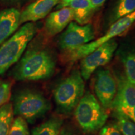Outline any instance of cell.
I'll return each mask as SVG.
<instances>
[{"mask_svg":"<svg viewBox=\"0 0 135 135\" xmlns=\"http://www.w3.org/2000/svg\"><path fill=\"white\" fill-rule=\"evenodd\" d=\"M55 61L50 52L44 49H30L13 70V77L18 81L45 80L53 75Z\"/></svg>","mask_w":135,"mask_h":135,"instance_id":"obj_1","label":"cell"},{"mask_svg":"<svg viewBox=\"0 0 135 135\" xmlns=\"http://www.w3.org/2000/svg\"><path fill=\"white\" fill-rule=\"evenodd\" d=\"M84 94V82L80 71H73L62 80L53 91L57 109L61 114H69L75 110Z\"/></svg>","mask_w":135,"mask_h":135,"instance_id":"obj_2","label":"cell"},{"mask_svg":"<svg viewBox=\"0 0 135 135\" xmlns=\"http://www.w3.org/2000/svg\"><path fill=\"white\" fill-rule=\"evenodd\" d=\"M74 114L83 131L88 133L99 130L108 118L105 108L89 91L84 93L75 108Z\"/></svg>","mask_w":135,"mask_h":135,"instance_id":"obj_3","label":"cell"},{"mask_svg":"<svg viewBox=\"0 0 135 135\" xmlns=\"http://www.w3.org/2000/svg\"><path fill=\"white\" fill-rule=\"evenodd\" d=\"M36 32L35 25L28 22L22 26L0 47V75L16 63Z\"/></svg>","mask_w":135,"mask_h":135,"instance_id":"obj_4","label":"cell"},{"mask_svg":"<svg viewBox=\"0 0 135 135\" xmlns=\"http://www.w3.org/2000/svg\"><path fill=\"white\" fill-rule=\"evenodd\" d=\"M13 108L15 114L33 123L50 111L51 104L40 92L26 89L15 96Z\"/></svg>","mask_w":135,"mask_h":135,"instance_id":"obj_5","label":"cell"},{"mask_svg":"<svg viewBox=\"0 0 135 135\" xmlns=\"http://www.w3.org/2000/svg\"><path fill=\"white\" fill-rule=\"evenodd\" d=\"M134 22L135 11L119 18L113 23L103 36L98 38L95 41L89 42L80 46V48L69 52L68 60L70 61L73 62L80 59H82L103 44L113 40L114 37L124 33L132 26Z\"/></svg>","mask_w":135,"mask_h":135,"instance_id":"obj_6","label":"cell"},{"mask_svg":"<svg viewBox=\"0 0 135 135\" xmlns=\"http://www.w3.org/2000/svg\"><path fill=\"white\" fill-rule=\"evenodd\" d=\"M118 44L114 40L103 44L95 50L81 59V75L84 80H88L94 71L108 63L111 60L117 48Z\"/></svg>","mask_w":135,"mask_h":135,"instance_id":"obj_7","label":"cell"},{"mask_svg":"<svg viewBox=\"0 0 135 135\" xmlns=\"http://www.w3.org/2000/svg\"><path fill=\"white\" fill-rule=\"evenodd\" d=\"M94 38V33L92 25H80L77 23L71 22L60 36L59 45L62 50L70 52L89 43Z\"/></svg>","mask_w":135,"mask_h":135,"instance_id":"obj_8","label":"cell"},{"mask_svg":"<svg viewBox=\"0 0 135 135\" xmlns=\"http://www.w3.org/2000/svg\"><path fill=\"white\" fill-rule=\"evenodd\" d=\"M94 90L101 105L105 109L111 108L117 91V81L109 70L98 71L94 78Z\"/></svg>","mask_w":135,"mask_h":135,"instance_id":"obj_9","label":"cell"},{"mask_svg":"<svg viewBox=\"0 0 135 135\" xmlns=\"http://www.w3.org/2000/svg\"><path fill=\"white\" fill-rule=\"evenodd\" d=\"M135 106V85L125 75H120L117 80V91L111 108L118 110Z\"/></svg>","mask_w":135,"mask_h":135,"instance_id":"obj_10","label":"cell"},{"mask_svg":"<svg viewBox=\"0 0 135 135\" xmlns=\"http://www.w3.org/2000/svg\"><path fill=\"white\" fill-rule=\"evenodd\" d=\"M59 2L60 0H36L20 13V24L43 19Z\"/></svg>","mask_w":135,"mask_h":135,"instance_id":"obj_11","label":"cell"},{"mask_svg":"<svg viewBox=\"0 0 135 135\" xmlns=\"http://www.w3.org/2000/svg\"><path fill=\"white\" fill-rule=\"evenodd\" d=\"M73 20V11L70 7L61 8L49 15L45 22V28L51 36L63 31Z\"/></svg>","mask_w":135,"mask_h":135,"instance_id":"obj_12","label":"cell"},{"mask_svg":"<svg viewBox=\"0 0 135 135\" xmlns=\"http://www.w3.org/2000/svg\"><path fill=\"white\" fill-rule=\"evenodd\" d=\"M20 25V13L15 8L0 11V44L3 43Z\"/></svg>","mask_w":135,"mask_h":135,"instance_id":"obj_13","label":"cell"},{"mask_svg":"<svg viewBox=\"0 0 135 135\" xmlns=\"http://www.w3.org/2000/svg\"><path fill=\"white\" fill-rule=\"evenodd\" d=\"M68 7L71 8L73 11V20L81 25L88 23L95 10L90 0H73Z\"/></svg>","mask_w":135,"mask_h":135,"instance_id":"obj_14","label":"cell"},{"mask_svg":"<svg viewBox=\"0 0 135 135\" xmlns=\"http://www.w3.org/2000/svg\"><path fill=\"white\" fill-rule=\"evenodd\" d=\"M63 119L59 116H53L37 126L31 135H58L62 128Z\"/></svg>","mask_w":135,"mask_h":135,"instance_id":"obj_15","label":"cell"},{"mask_svg":"<svg viewBox=\"0 0 135 135\" xmlns=\"http://www.w3.org/2000/svg\"><path fill=\"white\" fill-rule=\"evenodd\" d=\"M120 60L124 69L127 79L135 85V48H130L121 52Z\"/></svg>","mask_w":135,"mask_h":135,"instance_id":"obj_16","label":"cell"},{"mask_svg":"<svg viewBox=\"0 0 135 135\" xmlns=\"http://www.w3.org/2000/svg\"><path fill=\"white\" fill-rule=\"evenodd\" d=\"M13 104L7 103L0 108V135H8L13 121Z\"/></svg>","mask_w":135,"mask_h":135,"instance_id":"obj_17","label":"cell"},{"mask_svg":"<svg viewBox=\"0 0 135 135\" xmlns=\"http://www.w3.org/2000/svg\"><path fill=\"white\" fill-rule=\"evenodd\" d=\"M113 117L115 119L114 124L122 135H135V123L118 111H114Z\"/></svg>","mask_w":135,"mask_h":135,"instance_id":"obj_18","label":"cell"},{"mask_svg":"<svg viewBox=\"0 0 135 135\" xmlns=\"http://www.w3.org/2000/svg\"><path fill=\"white\" fill-rule=\"evenodd\" d=\"M135 11V0H119L113 13L111 22L114 23L119 18Z\"/></svg>","mask_w":135,"mask_h":135,"instance_id":"obj_19","label":"cell"},{"mask_svg":"<svg viewBox=\"0 0 135 135\" xmlns=\"http://www.w3.org/2000/svg\"><path fill=\"white\" fill-rule=\"evenodd\" d=\"M8 135H30L27 121L21 116L13 119Z\"/></svg>","mask_w":135,"mask_h":135,"instance_id":"obj_20","label":"cell"},{"mask_svg":"<svg viewBox=\"0 0 135 135\" xmlns=\"http://www.w3.org/2000/svg\"><path fill=\"white\" fill-rule=\"evenodd\" d=\"M11 83L9 81H0V108L8 103L11 95Z\"/></svg>","mask_w":135,"mask_h":135,"instance_id":"obj_21","label":"cell"},{"mask_svg":"<svg viewBox=\"0 0 135 135\" xmlns=\"http://www.w3.org/2000/svg\"><path fill=\"white\" fill-rule=\"evenodd\" d=\"M99 135H122L114 123L104 124L99 131Z\"/></svg>","mask_w":135,"mask_h":135,"instance_id":"obj_22","label":"cell"},{"mask_svg":"<svg viewBox=\"0 0 135 135\" xmlns=\"http://www.w3.org/2000/svg\"><path fill=\"white\" fill-rule=\"evenodd\" d=\"M114 111H118L122 113L126 116H127L128 118H129L131 121L135 123V106L133 108H122L118 109V110Z\"/></svg>","mask_w":135,"mask_h":135,"instance_id":"obj_23","label":"cell"},{"mask_svg":"<svg viewBox=\"0 0 135 135\" xmlns=\"http://www.w3.org/2000/svg\"><path fill=\"white\" fill-rule=\"evenodd\" d=\"M58 135H78L76 132L72 129L71 128L65 126V127L61 128L60 133Z\"/></svg>","mask_w":135,"mask_h":135,"instance_id":"obj_24","label":"cell"},{"mask_svg":"<svg viewBox=\"0 0 135 135\" xmlns=\"http://www.w3.org/2000/svg\"><path fill=\"white\" fill-rule=\"evenodd\" d=\"M90 1L92 3L93 7L96 10L97 8L102 6L104 4V3L105 2L106 0H90Z\"/></svg>","mask_w":135,"mask_h":135,"instance_id":"obj_25","label":"cell"},{"mask_svg":"<svg viewBox=\"0 0 135 135\" xmlns=\"http://www.w3.org/2000/svg\"><path fill=\"white\" fill-rule=\"evenodd\" d=\"M73 0H61V3L59 5L58 8L61 9V8H63L65 7H68V4H70V3Z\"/></svg>","mask_w":135,"mask_h":135,"instance_id":"obj_26","label":"cell"}]
</instances>
